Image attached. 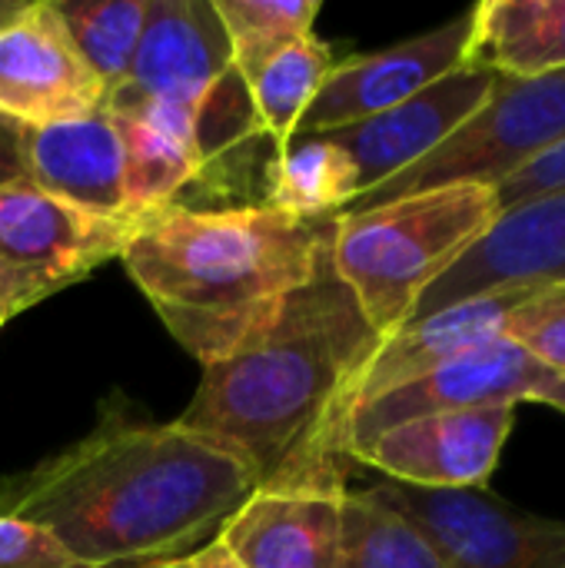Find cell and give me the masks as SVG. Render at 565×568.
I'll return each mask as SVG.
<instances>
[{
  "label": "cell",
  "mask_w": 565,
  "mask_h": 568,
  "mask_svg": "<svg viewBox=\"0 0 565 568\" xmlns=\"http://www.w3.org/2000/svg\"><path fill=\"white\" fill-rule=\"evenodd\" d=\"M553 373L539 366L526 349L506 336L456 356L453 363L426 373L416 383H406L353 413L350 423V453L373 443L380 433L436 413L480 409V406H519L533 403L536 389L549 383ZM356 463V459H353Z\"/></svg>",
  "instance_id": "12"
},
{
  "label": "cell",
  "mask_w": 565,
  "mask_h": 568,
  "mask_svg": "<svg viewBox=\"0 0 565 568\" xmlns=\"http://www.w3.org/2000/svg\"><path fill=\"white\" fill-rule=\"evenodd\" d=\"M253 493L223 443L107 396L83 439L0 486V516L43 529L80 566L150 568L210 546Z\"/></svg>",
  "instance_id": "1"
},
{
  "label": "cell",
  "mask_w": 565,
  "mask_h": 568,
  "mask_svg": "<svg viewBox=\"0 0 565 568\" xmlns=\"http://www.w3.org/2000/svg\"><path fill=\"white\" fill-rule=\"evenodd\" d=\"M346 493H253L216 542L240 568H340Z\"/></svg>",
  "instance_id": "17"
},
{
  "label": "cell",
  "mask_w": 565,
  "mask_h": 568,
  "mask_svg": "<svg viewBox=\"0 0 565 568\" xmlns=\"http://www.w3.org/2000/svg\"><path fill=\"white\" fill-rule=\"evenodd\" d=\"M200 106L123 90L107 97L103 110L120 133L127 216L133 223L176 203V193L203 173Z\"/></svg>",
  "instance_id": "15"
},
{
  "label": "cell",
  "mask_w": 565,
  "mask_h": 568,
  "mask_svg": "<svg viewBox=\"0 0 565 568\" xmlns=\"http://www.w3.org/2000/svg\"><path fill=\"white\" fill-rule=\"evenodd\" d=\"M559 140H565V70L533 80L496 77L483 106L470 113L433 153L356 196L343 213L460 183L496 190Z\"/></svg>",
  "instance_id": "5"
},
{
  "label": "cell",
  "mask_w": 565,
  "mask_h": 568,
  "mask_svg": "<svg viewBox=\"0 0 565 568\" xmlns=\"http://www.w3.org/2000/svg\"><path fill=\"white\" fill-rule=\"evenodd\" d=\"M533 403H543L549 409H559L565 413V376H553L549 383H543L533 396Z\"/></svg>",
  "instance_id": "30"
},
{
  "label": "cell",
  "mask_w": 565,
  "mask_h": 568,
  "mask_svg": "<svg viewBox=\"0 0 565 568\" xmlns=\"http://www.w3.org/2000/svg\"><path fill=\"white\" fill-rule=\"evenodd\" d=\"M336 220H296L263 203H170L137 223L120 260L170 336L213 366L263 333L313 276Z\"/></svg>",
  "instance_id": "3"
},
{
  "label": "cell",
  "mask_w": 565,
  "mask_h": 568,
  "mask_svg": "<svg viewBox=\"0 0 565 568\" xmlns=\"http://www.w3.org/2000/svg\"><path fill=\"white\" fill-rule=\"evenodd\" d=\"M150 568H186V559H183V562H167V566H150Z\"/></svg>",
  "instance_id": "32"
},
{
  "label": "cell",
  "mask_w": 565,
  "mask_h": 568,
  "mask_svg": "<svg viewBox=\"0 0 565 568\" xmlns=\"http://www.w3.org/2000/svg\"><path fill=\"white\" fill-rule=\"evenodd\" d=\"M77 53L110 97L130 73L147 0H53Z\"/></svg>",
  "instance_id": "23"
},
{
  "label": "cell",
  "mask_w": 565,
  "mask_h": 568,
  "mask_svg": "<svg viewBox=\"0 0 565 568\" xmlns=\"http://www.w3.org/2000/svg\"><path fill=\"white\" fill-rule=\"evenodd\" d=\"M565 190V140L556 146H549L543 156H536L529 166H523L519 173H513L506 183L496 186V200H500V213L523 206L529 200L549 196Z\"/></svg>",
  "instance_id": "27"
},
{
  "label": "cell",
  "mask_w": 565,
  "mask_h": 568,
  "mask_svg": "<svg viewBox=\"0 0 565 568\" xmlns=\"http://www.w3.org/2000/svg\"><path fill=\"white\" fill-rule=\"evenodd\" d=\"M23 173L33 190L67 206L107 220H130L123 146L107 110L50 126H23Z\"/></svg>",
  "instance_id": "16"
},
{
  "label": "cell",
  "mask_w": 565,
  "mask_h": 568,
  "mask_svg": "<svg viewBox=\"0 0 565 568\" xmlns=\"http://www.w3.org/2000/svg\"><path fill=\"white\" fill-rule=\"evenodd\" d=\"M360 196L356 163L326 136H293L273 160L263 206L296 216H340Z\"/></svg>",
  "instance_id": "20"
},
{
  "label": "cell",
  "mask_w": 565,
  "mask_h": 568,
  "mask_svg": "<svg viewBox=\"0 0 565 568\" xmlns=\"http://www.w3.org/2000/svg\"><path fill=\"white\" fill-rule=\"evenodd\" d=\"M0 568H87L70 559L43 529L0 516Z\"/></svg>",
  "instance_id": "26"
},
{
  "label": "cell",
  "mask_w": 565,
  "mask_h": 568,
  "mask_svg": "<svg viewBox=\"0 0 565 568\" xmlns=\"http://www.w3.org/2000/svg\"><path fill=\"white\" fill-rule=\"evenodd\" d=\"M333 70V50L316 33L276 50L253 70L240 73L253 113L263 133L276 143V153L293 140L303 113L320 93L323 80Z\"/></svg>",
  "instance_id": "21"
},
{
  "label": "cell",
  "mask_w": 565,
  "mask_h": 568,
  "mask_svg": "<svg viewBox=\"0 0 565 568\" xmlns=\"http://www.w3.org/2000/svg\"><path fill=\"white\" fill-rule=\"evenodd\" d=\"M380 346L383 336L336 273L330 240L276 320L203 366L176 423L233 449L256 493H350V423Z\"/></svg>",
  "instance_id": "2"
},
{
  "label": "cell",
  "mask_w": 565,
  "mask_h": 568,
  "mask_svg": "<svg viewBox=\"0 0 565 568\" xmlns=\"http://www.w3.org/2000/svg\"><path fill=\"white\" fill-rule=\"evenodd\" d=\"M230 37L236 73L313 33L320 0H213Z\"/></svg>",
  "instance_id": "24"
},
{
  "label": "cell",
  "mask_w": 565,
  "mask_h": 568,
  "mask_svg": "<svg viewBox=\"0 0 565 568\" xmlns=\"http://www.w3.org/2000/svg\"><path fill=\"white\" fill-rule=\"evenodd\" d=\"M340 568H450V562L406 516L370 489H350L343 499Z\"/></svg>",
  "instance_id": "22"
},
{
  "label": "cell",
  "mask_w": 565,
  "mask_h": 568,
  "mask_svg": "<svg viewBox=\"0 0 565 568\" xmlns=\"http://www.w3.org/2000/svg\"><path fill=\"white\" fill-rule=\"evenodd\" d=\"M137 223L67 206L30 183L0 186V329L17 313L123 256Z\"/></svg>",
  "instance_id": "6"
},
{
  "label": "cell",
  "mask_w": 565,
  "mask_h": 568,
  "mask_svg": "<svg viewBox=\"0 0 565 568\" xmlns=\"http://www.w3.org/2000/svg\"><path fill=\"white\" fill-rule=\"evenodd\" d=\"M470 13L466 67L509 80L565 70V0H483Z\"/></svg>",
  "instance_id": "19"
},
{
  "label": "cell",
  "mask_w": 565,
  "mask_h": 568,
  "mask_svg": "<svg viewBox=\"0 0 565 568\" xmlns=\"http://www.w3.org/2000/svg\"><path fill=\"white\" fill-rule=\"evenodd\" d=\"M186 568H240L230 556H226V549L213 539L210 546H203L200 552H193L190 559H186Z\"/></svg>",
  "instance_id": "29"
},
{
  "label": "cell",
  "mask_w": 565,
  "mask_h": 568,
  "mask_svg": "<svg viewBox=\"0 0 565 568\" xmlns=\"http://www.w3.org/2000/svg\"><path fill=\"white\" fill-rule=\"evenodd\" d=\"M230 70L233 50L213 0H147L143 33L117 90L200 106Z\"/></svg>",
  "instance_id": "14"
},
{
  "label": "cell",
  "mask_w": 565,
  "mask_h": 568,
  "mask_svg": "<svg viewBox=\"0 0 565 568\" xmlns=\"http://www.w3.org/2000/svg\"><path fill=\"white\" fill-rule=\"evenodd\" d=\"M27 3H30V0H0V27H3L7 20H13Z\"/></svg>",
  "instance_id": "31"
},
{
  "label": "cell",
  "mask_w": 565,
  "mask_h": 568,
  "mask_svg": "<svg viewBox=\"0 0 565 568\" xmlns=\"http://www.w3.org/2000/svg\"><path fill=\"white\" fill-rule=\"evenodd\" d=\"M107 106L53 0H30L0 27V116L20 126L80 120Z\"/></svg>",
  "instance_id": "9"
},
{
  "label": "cell",
  "mask_w": 565,
  "mask_h": 568,
  "mask_svg": "<svg viewBox=\"0 0 565 568\" xmlns=\"http://www.w3.org/2000/svg\"><path fill=\"white\" fill-rule=\"evenodd\" d=\"M516 426V406H480L420 416L380 433L353 453L356 463L410 489H486Z\"/></svg>",
  "instance_id": "8"
},
{
  "label": "cell",
  "mask_w": 565,
  "mask_h": 568,
  "mask_svg": "<svg viewBox=\"0 0 565 568\" xmlns=\"http://www.w3.org/2000/svg\"><path fill=\"white\" fill-rule=\"evenodd\" d=\"M27 183L23 173V126L0 116V186Z\"/></svg>",
  "instance_id": "28"
},
{
  "label": "cell",
  "mask_w": 565,
  "mask_h": 568,
  "mask_svg": "<svg viewBox=\"0 0 565 568\" xmlns=\"http://www.w3.org/2000/svg\"><path fill=\"white\" fill-rule=\"evenodd\" d=\"M370 493L406 516L450 568H565V523L519 513L480 489L440 493L376 483Z\"/></svg>",
  "instance_id": "7"
},
{
  "label": "cell",
  "mask_w": 565,
  "mask_h": 568,
  "mask_svg": "<svg viewBox=\"0 0 565 568\" xmlns=\"http://www.w3.org/2000/svg\"><path fill=\"white\" fill-rule=\"evenodd\" d=\"M536 286H519V290H500L486 293L456 306H446L440 313H430L423 320H413L400 326L393 336L383 339L376 356L370 359L360 393H356V409L406 386L423 379L426 373L453 363L463 353H473L493 339L503 336L509 313L533 293Z\"/></svg>",
  "instance_id": "18"
},
{
  "label": "cell",
  "mask_w": 565,
  "mask_h": 568,
  "mask_svg": "<svg viewBox=\"0 0 565 568\" xmlns=\"http://www.w3.org/2000/svg\"><path fill=\"white\" fill-rule=\"evenodd\" d=\"M470 27L473 13L466 10L420 37L333 63L330 77L323 80L293 136H316L370 120L433 87L436 80L466 63Z\"/></svg>",
  "instance_id": "10"
},
{
  "label": "cell",
  "mask_w": 565,
  "mask_h": 568,
  "mask_svg": "<svg viewBox=\"0 0 565 568\" xmlns=\"http://www.w3.org/2000/svg\"><path fill=\"white\" fill-rule=\"evenodd\" d=\"M549 283H565V190L503 210L496 223L420 296L406 323L486 293Z\"/></svg>",
  "instance_id": "11"
},
{
  "label": "cell",
  "mask_w": 565,
  "mask_h": 568,
  "mask_svg": "<svg viewBox=\"0 0 565 568\" xmlns=\"http://www.w3.org/2000/svg\"><path fill=\"white\" fill-rule=\"evenodd\" d=\"M496 216V190L470 183L340 213L333 263L370 326L386 339Z\"/></svg>",
  "instance_id": "4"
},
{
  "label": "cell",
  "mask_w": 565,
  "mask_h": 568,
  "mask_svg": "<svg viewBox=\"0 0 565 568\" xmlns=\"http://www.w3.org/2000/svg\"><path fill=\"white\" fill-rule=\"evenodd\" d=\"M493 83V73L463 63L433 87L403 100L400 106L316 136H326L350 153V160L356 163L363 196L380 183L400 176L413 163H420L426 153H433L470 113L483 106Z\"/></svg>",
  "instance_id": "13"
},
{
  "label": "cell",
  "mask_w": 565,
  "mask_h": 568,
  "mask_svg": "<svg viewBox=\"0 0 565 568\" xmlns=\"http://www.w3.org/2000/svg\"><path fill=\"white\" fill-rule=\"evenodd\" d=\"M503 336L553 376H565V283L536 286L506 320Z\"/></svg>",
  "instance_id": "25"
}]
</instances>
